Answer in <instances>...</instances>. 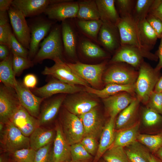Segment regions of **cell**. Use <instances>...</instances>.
Listing matches in <instances>:
<instances>
[{
    "instance_id": "cell-1",
    "label": "cell",
    "mask_w": 162,
    "mask_h": 162,
    "mask_svg": "<svg viewBox=\"0 0 162 162\" xmlns=\"http://www.w3.org/2000/svg\"><path fill=\"white\" fill-rule=\"evenodd\" d=\"M138 71V76L134 84L135 93L140 102L146 105L161 75L160 71L157 70L144 61Z\"/></svg>"
},
{
    "instance_id": "cell-2",
    "label": "cell",
    "mask_w": 162,
    "mask_h": 162,
    "mask_svg": "<svg viewBox=\"0 0 162 162\" xmlns=\"http://www.w3.org/2000/svg\"><path fill=\"white\" fill-rule=\"evenodd\" d=\"M40 48L32 61L34 64L46 59L53 60L59 57L62 59L63 47L61 26H55L40 45Z\"/></svg>"
},
{
    "instance_id": "cell-3",
    "label": "cell",
    "mask_w": 162,
    "mask_h": 162,
    "mask_svg": "<svg viewBox=\"0 0 162 162\" xmlns=\"http://www.w3.org/2000/svg\"><path fill=\"white\" fill-rule=\"evenodd\" d=\"M144 58L156 62L158 59L156 55L150 51L142 50L134 46L121 45L114 53L108 64L125 63L138 70L144 61Z\"/></svg>"
},
{
    "instance_id": "cell-4",
    "label": "cell",
    "mask_w": 162,
    "mask_h": 162,
    "mask_svg": "<svg viewBox=\"0 0 162 162\" xmlns=\"http://www.w3.org/2000/svg\"><path fill=\"white\" fill-rule=\"evenodd\" d=\"M107 59L95 64H88L80 62L66 63L67 64L80 78L92 88L98 90L103 88V74L108 64Z\"/></svg>"
},
{
    "instance_id": "cell-5",
    "label": "cell",
    "mask_w": 162,
    "mask_h": 162,
    "mask_svg": "<svg viewBox=\"0 0 162 162\" xmlns=\"http://www.w3.org/2000/svg\"><path fill=\"white\" fill-rule=\"evenodd\" d=\"M138 75V71L127 64H110L106 68L103 76L104 84L121 85L134 84Z\"/></svg>"
},
{
    "instance_id": "cell-6",
    "label": "cell",
    "mask_w": 162,
    "mask_h": 162,
    "mask_svg": "<svg viewBox=\"0 0 162 162\" xmlns=\"http://www.w3.org/2000/svg\"><path fill=\"white\" fill-rule=\"evenodd\" d=\"M0 143L4 152L9 154L30 147L29 137L24 136L10 121L5 123L4 130L0 132Z\"/></svg>"
},
{
    "instance_id": "cell-7",
    "label": "cell",
    "mask_w": 162,
    "mask_h": 162,
    "mask_svg": "<svg viewBox=\"0 0 162 162\" xmlns=\"http://www.w3.org/2000/svg\"><path fill=\"white\" fill-rule=\"evenodd\" d=\"M54 64L51 67L46 66L42 72L44 75L52 76L63 82L72 85H80L84 87L89 86L85 80L80 78L64 62L57 57L53 60Z\"/></svg>"
},
{
    "instance_id": "cell-8",
    "label": "cell",
    "mask_w": 162,
    "mask_h": 162,
    "mask_svg": "<svg viewBox=\"0 0 162 162\" xmlns=\"http://www.w3.org/2000/svg\"><path fill=\"white\" fill-rule=\"evenodd\" d=\"M61 121L63 132L70 146L80 142L84 136L85 132L80 118L64 108Z\"/></svg>"
},
{
    "instance_id": "cell-9",
    "label": "cell",
    "mask_w": 162,
    "mask_h": 162,
    "mask_svg": "<svg viewBox=\"0 0 162 162\" xmlns=\"http://www.w3.org/2000/svg\"><path fill=\"white\" fill-rule=\"evenodd\" d=\"M79 8L78 2L72 0H56L50 4L44 13L51 20L63 22L76 18Z\"/></svg>"
},
{
    "instance_id": "cell-10",
    "label": "cell",
    "mask_w": 162,
    "mask_h": 162,
    "mask_svg": "<svg viewBox=\"0 0 162 162\" xmlns=\"http://www.w3.org/2000/svg\"><path fill=\"white\" fill-rule=\"evenodd\" d=\"M14 88L3 84L0 87V122L6 123L21 105Z\"/></svg>"
},
{
    "instance_id": "cell-11",
    "label": "cell",
    "mask_w": 162,
    "mask_h": 162,
    "mask_svg": "<svg viewBox=\"0 0 162 162\" xmlns=\"http://www.w3.org/2000/svg\"><path fill=\"white\" fill-rule=\"evenodd\" d=\"M8 13L16 38L24 47L29 50L31 33L26 17L21 11L12 5Z\"/></svg>"
},
{
    "instance_id": "cell-12",
    "label": "cell",
    "mask_w": 162,
    "mask_h": 162,
    "mask_svg": "<svg viewBox=\"0 0 162 162\" xmlns=\"http://www.w3.org/2000/svg\"><path fill=\"white\" fill-rule=\"evenodd\" d=\"M66 95L63 103L64 108L77 116L97 106V100L87 94L78 93Z\"/></svg>"
},
{
    "instance_id": "cell-13",
    "label": "cell",
    "mask_w": 162,
    "mask_h": 162,
    "mask_svg": "<svg viewBox=\"0 0 162 162\" xmlns=\"http://www.w3.org/2000/svg\"><path fill=\"white\" fill-rule=\"evenodd\" d=\"M36 95L45 99L58 94H72L85 91V87L68 84L55 78L44 86L33 89Z\"/></svg>"
},
{
    "instance_id": "cell-14",
    "label": "cell",
    "mask_w": 162,
    "mask_h": 162,
    "mask_svg": "<svg viewBox=\"0 0 162 162\" xmlns=\"http://www.w3.org/2000/svg\"><path fill=\"white\" fill-rule=\"evenodd\" d=\"M116 26L120 34L121 45L134 46L142 50L147 51L142 45L137 23L131 16L120 18Z\"/></svg>"
},
{
    "instance_id": "cell-15",
    "label": "cell",
    "mask_w": 162,
    "mask_h": 162,
    "mask_svg": "<svg viewBox=\"0 0 162 162\" xmlns=\"http://www.w3.org/2000/svg\"><path fill=\"white\" fill-rule=\"evenodd\" d=\"M20 104L29 114L38 118L40 110V106L45 99L33 93L22 82L17 80L14 88Z\"/></svg>"
},
{
    "instance_id": "cell-16",
    "label": "cell",
    "mask_w": 162,
    "mask_h": 162,
    "mask_svg": "<svg viewBox=\"0 0 162 162\" xmlns=\"http://www.w3.org/2000/svg\"><path fill=\"white\" fill-rule=\"evenodd\" d=\"M98 45L109 53L113 54L121 46L119 32L116 25L103 22L98 33Z\"/></svg>"
},
{
    "instance_id": "cell-17",
    "label": "cell",
    "mask_w": 162,
    "mask_h": 162,
    "mask_svg": "<svg viewBox=\"0 0 162 162\" xmlns=\"http://www.w3.org/2000/svg\"><path fill=\"white\" fill-rule=\"evenodd\" d=\"M83 125L85 135L96 138L101 136L105 124L104 120L96 106L88 112L78 116Z\"/></svg>"
},
{
    "instance_id": "cell-18",
    "label": "cell",
    "mask_w": 162,
    "mask_h": 162,
    "mask_svg": "<svg viewBox=\"0 0 162 162\" xmlns=\"http://www.w3.org/2000/svg\"><path fill=\"white\" fill-rule=\"evenodd\" d=\"M53 23L43 19L39 20L32 24L30 27L31 38L28 58L31 60L37 52L40 43L51 29Z\"/></svg>"
},
{
    "instance_id": "cell-19",
    "label": "cell",
    "mask_w": 162,
    "mask_h": 162,
    "mask_svg": "<svg viewBox=\"0 0 162 162\" xmlns=\"http://www.w3.org/2000/svg\"><path fill=\"white\" fill-rule=\"evenodd\" d=\"M9 121L24 136L28 137L39 126L38 119L30 115L21 105L15 111Z\"/></svg>"
},
{
    "instance_id": "cell-20",
    "label": "cell",
    "mask_w": 162,
    "mask_h": 162,
    "mask_svg": "<svg viewBox=\"0 0 162 162\" xmlns=\"http://www.w3.org/2000/svg\"><path fill=\"white\" fill-rule=\"evenodd\" d=\"M68 20L62 22L61 25L63 50L68 57L74 58L77 50L79 34L74 23Z\"/></svg>"
},
{
    "instance_id": "cell-21",
    "label": "cell",
    "mask_w": 162,
    "mask_h": 162,
    "mask_svg": "<svg viewBox=\"0 0 162 162\" xmlns=\"http://www.w3.org/2000/svg\"><path fill=\"white\" fill-rule=\"evenodd\" d=\"M136 97L127 92H122L102 99L105 112L110 118L116 116L127 107Z\"/></svg>"
},
{
    "instance_id": "cell-22",
    "label": "cell",
    "mask_w": 162,
    "mask_h": 162,
    "mask_svg": "<svg viewBox=\"0 0 162 162\" xmlns=\"http://www.w3.org/2000/svg\"><path fill=\"white\" fill-rule=\"evenodd\" d=\"M140 103L136 97L135 98L131 103L119 114L115 121L116 131L130 128L139 122Z\"/></svg>"
},
{
    "instance_id": "cell-23",
    "label": "cell",
    "mask_w": 162,
    "mask_h": 162,
    "mask_svg": "<svg viewBox=\"0 0 162 162\" xmlns=\"http://www.w3.org/2000/svg\"><path fill=\"white\" fill-rule=\"evenodd\" d=\"M52 148L53 162H68L71 160L70 145L67 141L62 127L57 124Z\"/></svg>"
},
{
    "instance_id": "cell-24",
    "label": "cell",
    "mask_w": 162,
    "mask_h": 162,
    "mask_svg": "<svg viewBox=\"0 0 162 162\" xmlns=\"http://www.w3.org/2000/svg\"><path fill=\"white\" fill-rule=\"evenodd\" d=\"M55 2L56 0H14L12 5L28 17L44 13L50 4Z\"/></svg>"
},
{
    "instance_id": "cell-25",
    "label": "cell",
    "mask_w": 162,
    "mask_h": 162,
    "mask_svg": "<svg viewBox=\"0 0 162 162\" xmlns=\"http://www.w3.org/2000/svg\"><path fill=\"white\" fill-rule=\"evenodd\" d=\"M66 96L64 94H62L50 98L44 102L37 118L39 126L49 123L54 118Z\"/></svg>"
},
{
    "instance_id": "cell-26",
    "label": "cell",
    "mask_w": 162,
    "mask_h": 162,
    "mask_svg": "<svg viewBox=\"0 0 162 162\" xmlns=\"http://www.w3.org/2000/svg\"><path fill=\"white\" fill-rule=\"evenodd\" d=\"M116 118H110L105 123L93 162H97L104 153L112 146L116 136Z\"/></svg>"
},
{
    "instance_id": "cell-27",
    "label": "cell",
    "mask_w": 162,
    "mask_h": 162,
    "mask_svg": "<svg viewBox=\"0 0 162 162\" xmlns=\"http://www.w3.org/2000/svg\"><path fill=\"white\" fill-rule=\"evenodd\" d=\"M77 50L85 57L90 59L106 60L110 57L109 52L99 45L84 36L79 35Z\"/></svg>"
},
{
    "instance_id": "cell-28",
    "label": "cell",
    "mask_w": 162,
    "mask_h": 162,
    "mask_svg": "<svg viewBox=\"0 0 162 162\" xmlns=\"http://www.w3.org/2000/svg\"><path fill=\"white\" fill-rule=\"evenodd\" d=\"M85 91L102 99L124 92H128L136 97L134 84L121 85L110 83L106 85L104 88L100 90L95 89L88 86L85 87Z\"/></svg>"
},
{
    "instance_id": "cell-29",
    "label": "cell",
    "mask_w": 162,
    "mask_h": 162,
    "mask_svg": "<svg viewBox=\"0 0 162 162\" xmlns=\"http://www.w3.org/2000/svg\"><path fill=\"white\" fill-rule=\"evenodd\" d=\"M100 16L103 22L116 25L120 17L116 8L115 0H95Z\"/></svg>"
},
{
    "instance_id": "cell-30",
    "label": "cell",
    "mask_w": 162,
    "mask_h": 162,
    "mask_svg": "<svg viewBox=\"0 0 162 162\" xmlns=\"http://www.w3.org/2000/svg\"><path fill=\"white\" fill-rule=\"evenodd\" d=\"M55 134L53 129L38 127L29 136L30 148L36 151L52 142L56 136Z\"/></svg>"
},
{
    "instance_id": "cell-31",
    "label": "cell",
    "mask_w": 162,
    "mask_h": 162,
    "mask_svg": "<svg viewBox=\"0 0 162 162\" xmlns=\"http://www.w3.org/2000/svg\"><path fill=\"white\" fill-rule=\"evenodd\" d=\"M76 20L74 24L77 30L83 36L98 44V34L103 23L101 20Z\"/></svg>"
},
{
    "instance_id": "cell-32",
    "label": "cell",
    "mask_w": 162,
    "mask_h": 162,
    "mask_svg": "<svg viewBox=\"0 0 162 162\" xmlns=\"http://www.w3.org/2000/svg\"><path fill=\"white\" fill-rule=\"evenodd\" d=\"M137 23L142 45L145 50L150 51L156 43L157 35L146 19Z\"/></svg>"
},
{
    "instance_id": "cell-33",
    "label": "cell",
    "mask_w": 162,
    "mask_h": 162,
    "mask_svg": "<svg viewBox=\"0 0 162 162\" xmlns=\"http://www.w3.org/2000/svg\"><path fill=\"white\" fill-rule=\"evenodd\" d=\"M124 148L129 162H149L150 151L137 140Z\"/></svg>"
},
{
    "instance_id": "cell-34",
    "label": "cell",
    "mask_w": 162,
    "mask_h": 162,
    "mask_svg": "<svg viewBox=\"0 0 162 162\" xmlns=\"http://www.w3.org/2000/svg\"><path fill=\"white\" fill-rule=\"evenodd\" d=\"M78 2L79 8L76 19L82 20L100 19L95 0H82Z\"/></svg>"
},
{
    "instance_id": "cell-35",
    "label": "cell",
    "mask_w": 162,
    "mask_h": 162,
    "mask_svg": "<svg viewBox=\"0 0 162 162\" xmlns=\"http://www.w3.org/2000/svg\"><path fill=\"white\" fill-rule=\"evenodd\" d=\"M13 68V54L0 62V81L4 85L14 88L17 83Z\"/></svg>"
},
{
    "instance_id": "cell-36",
    "label": "cell",
    "mask_w": 162,
    "mask_h": 162,
    "mask_svg": "<svg viewBox=\"0 0 162 162\" xmlns=\"http://www.w3.org/2000/svg\"><path fill=\"white\" fill-rule=\"evenodd\" d=\"M140 124L139 122L130 128L116 131L115 140L112 146H120L124 148L136 140L139 134Z\"/></svg>"
},
{
    "instance_id": "cell-37",
    "label": "cell",
    "mask_w": 162,
    "mask_h": 162,
    "mask_svg": "<svg viewBox=\"0 0 162 162\" xmlns=\"http://www.w3.org/2000/svg\"><path fill=\"white\" fill-rule=\"evenodd\" d=\"M154 0H135L131 16L137 23L146 19Z\"/></svg>"
},
{
    "instance_id": "cell-38",
    "label": "cell",
    "mask_w": 162,
    "mask_h": 162,
    "mask_svg": "<svg viewBox=\"0 0 162 162\" xmlns=\"http://www.w3.org/2000/svg\"><path fill=\"white\" fill-rule=\"evenodd\" d=\"M137 140L154 154L162 146V133L154 135L139 134Z\"/></svg>"
},
{
    "instance_id": "cell-39",
    "label": "cell",
    "mask_w": 162,
    "mask_h": 162,
    "mask_svg": "<svg viewBox=\"0 0 162 162\" xmlns=\"http://www.w3.org/2000/svg\"><path fill=\"white\" fill-rule=\"evenodd\" d=\"M105 162H129L124 147L112 146L102 157Z\"/></svg>"
},
{
    "instance_id": "cell-40",
    "label": "cell",
    "mask_w": 162,
    "mask_h": 162,
    "mask_svg": "<svg viewBox=\"0 0 162 162\" xmlns=\"http://www.w3.org/2000/svg\"><path fill=\"white\" fill-rule=\"evenodd\" d=\"M141 116L143 125L148 127L159 126L162 124V115L147 107H142Z\"/></svg>"
},
{
    "instance_id": "cell-41",
    "label": "cell",
    "mask_w": 162,
    "mask_h": 162,
    "mask_svg": "<svg viewBox=\"0 0 162 162\" xmlns=\"http://www.w3.org/2000/svg\"><path fill=\"white\" fill-rule=\"evenodd\" d=\"M8 11H0V44L9 46L10 36L12 33L9 23Z\"/></svg>"
},
{
    "instance_id": "cell-42",
    "label": "cell",
    "mask_w": 162,
    "mask_h": 162,
    "mask_svg": "<svg viewBox=\"0 0 162 162\" xmlns=\"http://www.w3.org/2000/svg\"><path fill=\"white\" fill-rule=\"evenodd\" d=\"M36 151L30 147L18 150L10 154L13 162H34Z\"/></svg>"
},
{
    "instance_id": "cell-43",
    "label": "cell",
    "mask_w": 162,
    "mask_h": 162,
    "mask_svg": "<svg viewBox=\"0 0 162 162\" xmlns=\"http://www.w3.org/2000/svg\"><path fill=\"white\" fill-rule=\"evenodd\" d=\"M71 160L74 161L90 160L92 155L80 142L70 146Z\"/></svg>"
},
{
    "instance_id": "cell-44",
    "label": "cell",
    "mask_w": 162,
    "mask_h": 162,
    "mask_svg": "<svg viewBox=\"0 0 162 162\" xmlns=\"http://www.w3.org/2000/svg\"><path fill=\"white\" fill-rule=\"evenodd\" d=\"M34 63L28 58L13 54V68L16 76H19L23 71L33 66Z\"/></svg>"
},
{
    "instance_id": "cell-45",
    "label": "cell",
    "mask_w": 162,
    "mask_h": 162,
    "mask_svg": "<svg viewBox=\"0 0 162 162\" xmlns=\"http://www.w3.org/2000/svg\"><path fill=\"white\" fill-rule=\"evenodd\" d=\"M52 142L36 151L34 162H53Z\"/></svg>"
},
{
    "instance_id": "cell-46",
    "label": "cell",
    "mask_w": 162,
    "mask_h": 162,
    "mask_svg": "<svg viewBox=\"0 0 162 162\" xmlns=\"http://www.w3.org/2000/svg\"><path fill=\"white\" fill-rule=\"evenodd\" d=\"M8 48L13 54L28 58V51L17 40L13 33L10 37Z\"/></svg>"
},
{
    "instance_id": "cell-47",
    "label": "cell",
    "mask_w": 162,
    "mask_h": 162,
    "mask_svg": "<svg viewBox=\"0 0 162 162\" xmlns=\"http://www.w3.org/2000/svg\"><path fill=\"white\" fill-rule=\"evenodd\" d=\"M135 0H115V5L120 18L131 16Z\"/></svg>"
},
{
    "instance_id": "cell-48",
    "label": "cell",
    "mask_w": 162,
    "mask_h": 162,
    "mask_svg": "<svg viewBox=\"0 0 162 162\" xmlns=\"http://www.w3.org/2000/svg\"><path fill=\"white\" fill-rule=\"evenodd\" d=\"M146 105L162 115V92H152Z\"/></svg>"
},
{
    "instance_id": "cell-49",
    "label": "cell",
    "mask_w": 162,
    "mask_h": 162,
    "mask_svg": "<svg viewBox=\"0 0 162 162\" xmlns=\"http://www.w3.org/2000/svg\"><path fill=\"white\" fill-rule=\"evenodd\" d=\"M96 139L92 136H86L80 142L86 150L92 155H95L98 149Z\"/></svg>"
},
{
    "instance_id": "cell-50",
    "label": "cell",
    "mask_w": 162,
    "mask_h": 162,
    "mask_svg": "<svg viewBox=\"0 0 162 162\" xmlns=\"http://www.w3.org/2000/svg\"><path fill=\"white\" fill-rule=\"evenodd\" d=\"M146 19L157 35L158 38L162 37V21L158 17L148 14Z\"/></svg>"
},
{
    "instance_id": "cell-51",
    "label": "cell",
    "mask_w": 162,
    "mask_h": 162,
    "mask_svg": "<svg viewBox=\"0 0 162 162\" xmlns=\"http://www.w3.org/2000/svg\"><path fill=\"white\" fill-rule=\"evenodd\" d=\"M149 14L158 17L162 21V0H154Z\"/></svg>"
},
{
    "instance_id": "cell-52",
    "label": "cell",
    "mask_w": 162,
    "mask_h": 162,
    "mask_svg": "<svg viewBox=\"0 0 162 162\" xmlns=\"http://www.w3.org/2000/svg\"><path fill=\"white\" fill-rule=\"evenodd\" d=\"M37 82V79L36 76L32 74H29L24 76L22 83L27 88L34 89L36 88Z\"/></svg>"
},
{
    "instance_id": "cell-53",
    "label": "cell",
    "mask_w": 162,
    "mask_h": 162,
    "mask_svg": "<svg viewBox=\"0 0 162 162\" xmlns=\"http://www.w3.org/2000/svg\"><path fill=\"white\" fill-rule=\"evenodd\" d=\"M160 39V42L158 49L155 53L159 60L158 63L154 68L158 71H160L162 68V37Z\"/></svg>"
},
{
    "instance_id": "cell-54",
    "label": "cell",
    "mask_w": 162,
    "mask_h": 162,
    "mask_svg": "<svg viewBox=\"0 0 162 162\" xmlns=\"http://www.w3.org/2000/svg\"><path fill=\"white\" fill-rule=\"evenodd\" d=\"M8 48L7 46L0 44V59L1 61L5 59L9 55L10 53Z\"/></svg>"
},
{
    "instance_id": "cell-55",
    "label": "cell",
    "mask_w": 162,
    "mask_h": 162,
    "mask_svg": "<svg viewBox=\"0 0 162 162\" xmlns=\"http://www.w3.org/2000/svg\"><path fill=\"white\" fill-rule=\"evenodd\" d=\"M13 0H0V11H8L12 5Z\"/></svg>"
},
{
    "instance_id": "cell-56",
    "label": "cell",
    "mask_w": 162,
    "mask_h": 162,
    "mask_svg": "<svg viewBox=\"0 0 162 162\" xmlns=\"http://www.w3.org/2000/svg\"><path fill=\"white\" fill-rule=\"evenodd\" d=\"M0 162H13L10 154L5 152L2 153L0 156Z\"/></svg>"
},
{
    "instance_id": "cell-57",
    "label": "cell",
    "mask_w": 162,
    "mask_h": 162,
    "mask_svg": "<svg viewBox=\"0 0 162 162\" xmlns=\"http://www.w3.org/2000/svg\"><path fill=\"white\" fill-rule=\"evenodd\" d=\"M154 91L158 92H162V74L158 80Z\"/></svg>"
},
{
    "instance_id": "cell-58",
    "label": "cell",
    "mask_w": 162,
    "mask_h": 162,
    "mask_svg": "<svg viewBox=\"0 0 162 162\" xmlns=\"http://www.w3.org/2000/svg\"><path fill=\"white\" fill-rule=\"evenodd\" d=\"M149 162H162V161L151 153L149 159Z\"/></svg>"
},
{
    "instance_id": "cell-59",
    "label": "cell",
    "mask_w": 162,
    "mask_h": 162,
    "mask_svg": "<svg viewBox=\"0 0 162 162\" xmlns=\"http://www.w3.org/2000/svg\"><path fill=\"white\" fill-rule=\"evenodd\" d=\"M155 156L162 161V146L154 154Z\"/></svg>"
},
{
    "instance_id": "cell-60",
    "label": "cell",
    "mask_w": 162,
    "mask_h": 162,
    "mask_svg": "<svg viewBox=\"0 0 162 162\" xmlns=\"http://www.w3.org/2000/svg\"><path fill=\"white\" fill-rule=\"evenodd\" d=\"M68 162H90V160H82V161H73L71 160Z\"/></svg>"
},
{
    "instance_id": "cell-61",
    "label": "cell",
    "mask_w": 162,
    "mask_h": 162,
    "mask_svg": "<svg viewBox=\"0 0 162 162\" xmlns=\"http://www.w3.org/2000/svg\"><path fill=\"white\" fill-rule=\"evenodd\" d=\"M102 162H105V161H104V160L102 161Z\"/></svg>"
},
{
    "instance_id": "cell-62",
    "label": "cell",
    "mask_w": 162,
    "mask_h": 162,
    "mask_svg": "<svg viewBox=\"0 0 162 162\" xmlns=\"http://www.w3.org/2000/svg\"></svg>"
}]
</instances>
